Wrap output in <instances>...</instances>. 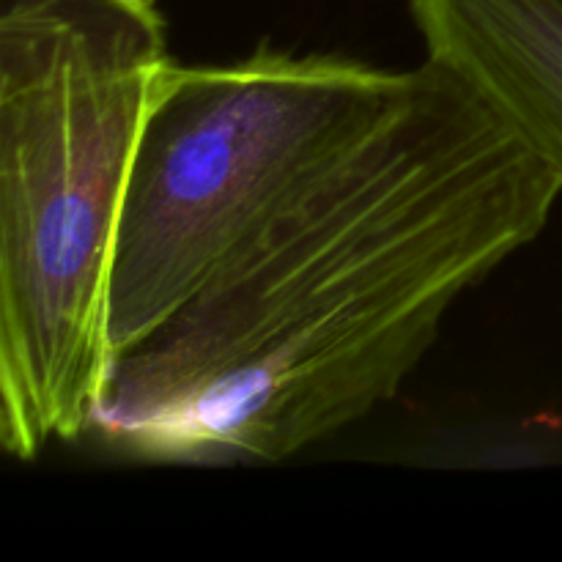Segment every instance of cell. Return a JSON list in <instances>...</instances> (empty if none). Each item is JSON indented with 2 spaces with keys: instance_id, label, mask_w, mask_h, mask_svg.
<instances>
[{
  "instance_id": "cell-1",
  "label": "cell",
  "mask_w": 562,
  "mask_h": 562,
  "mask_svg": "<svg viewBox=\"0 0 562 562\" xmlns=\"http://www.w3.org/2000/svg\"><path fill=\"white\" fill-rule=\"evenodd\" d=\"M562 187L423 60L409 97L121 351L88 431L148 464H272L412 376L461 294L547 228Z\"/></svg>"
},
{
  "instance_id": "cell-2",
  "label": "cell",
  "mask_w": 562,
  "mask_h": 562,
  "mask_svg": "<svg viewBox=\"0 0 562 562\" xmlns=\"http://www.w3.org/2000/svg\"><path fill=\"white\" fill-rule=\"evenodd\" d=\"M168 60L157 11L0 0V445L16 461L91 428L121 206Z\"/></svg>"
},
{
  "instance_id": "cell-3",
  "label": "cell",
  "mask_w": 562,
  "mask_h": 562,
  "mask_svg": "<svg viewBox=\"0 0 562 562\" xmlns=\"http://www.w3.org/2000/svg\"><path fill=\"white\" fill-rule=\"evenodd\" d=\"M415 80L417 69L269 47L220 66L168 60L143 119L115 236L113 360L384 124Z\"/></svg>"
},
{
  "instance_id": "cell-4",
  "label": "cell",
  "mask_w": 562,
  "mask_h": 562,
  "mask_svg": "<svg viewBox=\"0 0 562 562\" xmlns=\"http://www.w3.org/2000/svg\"><path fill=\"white\" fill-rule=\"evenodd\" d=\"M426 60L562 187V0H406Z\"/></svg>"
},
{
  "instance_id": "cell-5",
  "label": "cell",
  "mask_w": 562,
  "mask_h": 562,
  "mask_svg": "<svg viewBox=\"0 0 562 562\" xmlns=\"http://www.w3.org/2000/svg\"><path fill=\"white\" fill-rule=\"evenodd\" d=\"M124 3L135 5V9H143V11H157V0H124Z\"/></svg>"
}]
</instances>
